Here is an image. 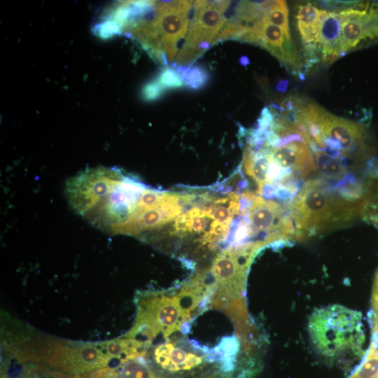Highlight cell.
Wrapping results in <instances>:
<instances>
[{"label":"cell","mask_w":378,"mask_h":378,"mask_svg":"<svg viewBox=\"0 0 378 378\" xmlns=\"http://www.w3.org/2000/svg\"><path fill=\"white\" fill-rule=\"evenodd\" d=\"M148 357L160 370L172 376H183L203 368L214 360L208 351L188 341L180 331L145 345Z\"/></svg>","instance_id":"6"},{"label":"cell","mask_w":378,"mask_h":378,"mask_svg":"<svg viewBox=\"0 0 378 378\" xmlns=\"http://www.w3.org/2000/svg\"><path fill=\"white\" fill-rule=\"evenodd\" d=\"M365 204V201L340 198L319 181H309L290 204L295 237L306 239L347 223Z\"/></svg>","instance_id":"2"},{"label":"cell","mask_w":378,"mask_h":378,"mask_svg":"<svg viewBox=\"0 0 378 378\" xmlns=\"http://www.w3.org/2000/svg\"><path fill=\"white\" fill-rule=\"evenodd\" d=\"M174 66L184 85L189 88L199 90L204 87L209 80L208 72L200 65Z\"/></svg>","instance_id":"14"},{"label":"cell","mask_w":378,"mask_h":378,"mask_svg":"<svg viewBox=\"0 0 378 378\" xmlns=\"http://www.w3.org/2000/svg\"><path fill=\"white\" fill-rule=\"evenodd\" d=\"M287 81H281L279 83L277 89L281 91H285L287 87Z\"/></svg>","instance_id":"20"},{"label":"cell","mask_w":378,"mask_h":378,"mask_svg":"<svg viewBox=\"0 0 378 378\" xmlns=\"http://www.w3.org/2000/svg\"><path fill=\"white\" fill-rule=\"evenodd\" d=\"M203 288L194 280L178 293L153 292L137 300L136 321L127 337L144 344L181 331L192 312L204 302Z\"/></svg>","instance_id":"1"},{"label":"cell","mask_w":378,"mask_h":378,"mask_svg":"<svg viewBox=\"0 0 378 378\" xmlns=\"http://www.w3.org/2000/svg\"><path fill=\"white\" fill-rule=\"evenodd\" d=\"M264 11L239 41L257 44L267 50L292 71H300L301 62L290 41V34L270 23L265 17Z\"/></svg>","instance_id":"9"},{"label":"cell","mask_w":378,"mask_h":378,"mask_svg":"<svg viewBox=\"0 0 378 378\" xmlns=\"http://www.w3.org/2000/svg\"><path fill=\"white\" fill-rule=\"evenodd\" d=\"M373 326L378 330V271L375 276L372 292Z\"/></svg>","instance_id":"19"},{"label":"cell","mask_w":378,"mask_h":378,"mask_svg":"<svg viewBox=\"0 0 378 378\" xmlns=\"http://www.w3.org/2000/svg\"><path fill=\"white\" fill-rule=\"evenodd\" d=\"M298 116L309 146L347 156L366 150V130L356 122L333 115L315 103H302Z\"/></svg>","instance_id":"5"},{"label":"cell","mask_w":378,"mask_h":378,"mask_svg":"<svg viewBox=\"0 0 378 378\" xmlns=\"http://www.w3.org/2000/svg\"><path fill=\"white\" fill-rule=\"evenodd\" d=\"M342 55L378 42V3L361 1L337 10Z\"/></svg>","instance_id":"8"},{"label":"cell","mask_w":378,"mask_h":378,"mask_svg":"<svg viewBox=\"0 0 378 378\" xmlns=\"http://www.w3.org/2000/svg\"><path fill=\"white\" fill-rule=\"evenodd\" d=\"M136 354L128 357L114 368L97 372L93 378H163L158 375L141 356ZM92 378V377H90Z\"/></svg>","instance_id":"12"},{"label":"cell","mask_w":378,"mask_h":378,"mask_svg":"<svg viewBox=\"0 0 378 378\" xmlns=\"http://www.w3.org/2000/svg\"><path fill=\"white\" fill-rule=\"evenodd\" d=\"M163 88L158 81H154L147 84L143 90L144 97L147 100H153L159 98L164 92Z\"/></svg>","instance_id":"18"},{"label":"cell","mask_w":378,"mask_h":378,"mask_svg":"<svg viewBox=\"0 0 378 378\" xmlns=\"http://www.w3.org/2000/svg\"><path fill=\"white\" fill-rule=\"evenodd\" d=\"M264 15L270 23L281 27L286 33L290 34L288 10L285 1H265Z\"/></svg>","instance_id":"15"},{"label":"cell","mask_w":378,"mask_h":378,"mask_svg":"<svg viewBox=\"0 0 378 378\" xmlns=\"http://www.w3.org/2000/svg\"><path fill=\"white\" fill-rule=\"evenodd\" d=\"M158 81L164 90L179 88L185 85L177 71L168 66L161 72Z\"/></svg>","instance_id":"17"},{"label":"cell","mask_w":378,"mask_h":378,"mask_svg":"<svg viewBox=\"0 0 378 378\" xmlns=\"http://www.w3.org/2000/svg\"><path fill=\"white\" fill-rule=\"evenodd\" d=\"M324 13V9L312 3L302 4L297 8V29L304 52L312 62L319 59L320 32Z\"/></svg>","instance_id":"10"},{"label":"cell","mask_w":378,"mask_h":378,"mask_svg":"<svg viewBox=\"0 0 378 378\" xmlns=\"http://www.w3.org/2000/svg\"><path fill=\"white\" fill-rule=\"evenodd\" d=\"M230 1H195L194 14L186 42L176 57V65L187 66L211 46L227 22L225 13Z\"/></svg>","instance_id":"7"},{"label":"cell","mask_w":378,"mask_h":378,"mask_svg":"<svg viewBox=\"0 0 378 378\" xmlns=\"http://www.w3.org/2000/svg\"><path fill=\"white\" fill-rule=\"evenodd\" d=\"M319 172L327 178L341 181L346 175V169L340 158L327 152L312 148Z\"/></svg>","instance_id":"13"},{"label":"cell","mask_w":378,"mask_h":378,"mask_svg":"<svg viewBox=\"0 0 378 378\" xmlns=\"http://www.w3.org/2000/svg\"><path fill=\"white\" fill-rule=\"evenodd\" d=\"M308 330L318 352L331 360L361 357L365 335L361 314L340 305L316 309L310 316Z\"/></svg>","instance_id":"4"},{"label":"cell","mask_w":378,"mask_h":378,"mask_svg":"<svg viewBox=\"0 0 378 378\" xmlns=\"http://www.w3.org/2000/svg\"><path fill=\"white\" fill-rule=\"evenodd\" d=\"M22 341L18 345L20 360L46 363L71 374L102 368L113 359L120 360L116 341L92 344L62 342L47 337Z\"/></svg>","instance_id":"3"},{"label":"cell","mask_w":378,"mask_h":378,"mask_svg":"<svg viewBox=\"0 0 378 378\" xmlns=\"http://www.w3.org/2000/svg\"><path fill=\"white\" fill-rule=\"evenodd\" d=\"M342 55L341 21L337 10H325L320 32L319 59L325 64Z\"/></svg>","instance_id":"11"},{"label":"cell","mask_w":378,"mask_h":378,"mask_svg":"<svg viewBox=\"0 0 378 378\" xmlns=\"http://www.w3.org/2000/svg\"><path fill=\"white\" fill-rule=\"evenodd\" d=\"M378 377V347L371 343L363 362L349 378H377Z\"/></svg>","instance_id":"16"}]
</instances>
